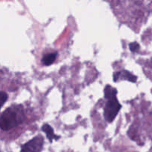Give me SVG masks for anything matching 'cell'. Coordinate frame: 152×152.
Here are the masks:
<instances>
[{"instance_id": "6da1fadb", "label": "cell", "mask_w": 152, "mask_h": 152, "mask_svg": "<svg viewBox=\"0 0 152 152\" xmlns=\"http://www.w3.org/2000/svg\"><path fill=\"white\" fill-rule=\"evenodd\" d=\"M25 114L21 105H14L8 108L0 116V128L8 131L15 128L24 121Z\"/></svg>"}, {"instance_id": "7a4b0ae2", "label": "cell", "mask_w": 152, "mask_h": 152, "mask_svg": "<svg viewBox=\"0 0 152 152\" xmlns=\"http://www.w3.org/2000/svg\"><path fill=\"white\" fill-rule=\"evenodd\" d=\"M121 109V104H119L117 98L108 99L104 107V116L108 122H112L117 116L118 113Z\"/></svg>"}, {"instance_id": "3957f363", "label": "cell", "mask_w": 152, "mask_h": 152, "mask_svg": "<svg viewBox=\"0 0 152 152\" xmlns=\"http://www.w3.org/2000/svg\"><path fill=\"white\" fill-rule=\"evenodd\" d=\"M43 145V138L40 136L34 137L22 147L21 152H40Z\"/></svg>"}, {"instance_id": "277c9868", "label": "cell", "mask_w": 152, "mask_h": 152, "mask_svg": "<svg viewBox=\"0 0 152 152\" xmlns=\"http://www.w3.org/2000/svg\"><path fill=\"white\" fill-rule=\"evenodd\" d=\"M120 77L122 79L128 80V81H131V82L134 83L137 81V77H136V76H134V75L130 73L129 72L125 71V70L122 72H117L115 73V74L113 75L114 81H117V80H119Z\"/></svg>"}, {"instance_id": "5b68a950", "label": "cell", "mask_w": 152, "mask_h": 152, "mask_svg": "<svg viewBox=\"0 0 152 152\" xmlns=\"http://www.w3.org/2000/svg\"><path fill=\"white\" fill-rule=\"evenodd\" d=\"M42 130H43V132L46 134L48 139H49L51 142H52V140H58V139L59 138L58 136L55 134V133H54V131H53V128H52L50 125H48V124H45L44 125H43V127H42Z\"/></svg>"}, {"instance_id": "8992f818", "label": "cell", "mask_w": 152, "mask_h": 152, "mask_svg": "<svg viewBox=\"0 0 152 152\" xmlns=\"http://www.w3.org/2000/svg\"><path fill=\"white\" fill-rule=\"evenodd\" d=\"M116 94H117V90L114 87H111V86L107 85L104 88V97L107 99H111L113 98L116 97Z\"/></svg>"}, {"instance_id": "52a82bcc", "label": "cell", "mask_w": 152, "mask_h": 152, "mask_svg": "<svg viewBox=\"0 0 152 152\" xmlns=\"http://www.w3.org/2000/svg\"><path fill=\"white\" fill-rule=\"evenodd\" d=\"M57 55H58V54L56 52L55 53H51L46 55L45 56H43V59H42V62H43L44 65L50 66L51 64H52L55 62V61L56 60Z\"/></svg>"}, {"instance_id": "ba28073f", "label": "cell", "mask_w": 152, "mask_h": 152, "mask_svg": "<svg viewBox=\"0 0 152 152\" xmlns=\"http://www.w3.org/2000/svg\"><path fill=\"white\" fill-rule=\"evenodd\" d=\"M8 99V95L5 92H0V109L2 107V105L6 102Z\"/></svg>"}, {"instance_id": "9c48e42d", "label": "cell", "mask_w": 152, "mask_h": 152, "mask_svg": "<svg viewBox=\"0 0 152 152\" xmlns=\"http://www.w3.org/2000/svg\"><path fill=\"white\" fill-rule=\"evenodd\" d=\"M129 49L131 52H137L140 49V45L136 42H134V43H131L129 44Z\"/></svg>"}]
</instances>
